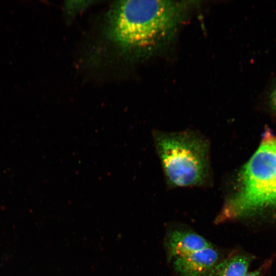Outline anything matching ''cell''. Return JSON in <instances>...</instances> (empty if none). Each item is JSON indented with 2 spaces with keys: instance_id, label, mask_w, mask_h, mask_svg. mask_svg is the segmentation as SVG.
<instances>
[{
  "instance_id": "6da1fadb",
  "label": "cell",
  "mask_w": 276,
  "mask_h": 276,
  "mask_svg": "<svg viewBox=\"0 0 276 276\" xmlns=\"http://www.w3.org/2000/svg\"><path fill=\"white\" fill-rule=\"evenodd\" d=\"M185 5L168 1L117 2L109 13L111 39L126 50L142 51L171 38L181 21Z\"/></svg>"
},
{
  "instance_id": "7a4b0ae2",
  "label": "cell",
  "mask_w": 276,
  "mask_h": 276,
  "mask_svg": "<svg viewBox=\"0 0 276 276\" xmlns=\"http://www.w3.org/2000/svg\"><path fill=\"white\" fill-rule=\"evenodd\" d=\"M251 218L276 219V136L269 133L241 170L217 221Z\"/></svg>"
},
{
  "instance_id": "3957f363",
  "label": "cell",
  "mask_w": 276,
  "mask_h": 276,
  "mask_svg": "<svg viewBox=\"0 0 276 276\" xmlns=\"http://www.w3.org/2000/svg\"><path fill=\"white\" fill-rule=\"evenodd\" d=\"M153 140L169 185L198 186L208 182L209 146L203 136L192 131H156Z\"/></svg>"
},
{
  "instance_id": "277c9868",
  "label": "cell",
  "mask_w": 276,
  "mask_h": 276,
  "mask_svg": "<svg viewBox=\"0 0 276 276\" xmlns=\"http://www.w3.org/2000/svg\"><path fill=\"white\" fill-rule=\"evenodd\" d=\"M218 257V252L209 247L175 258L173 264L181 276H206L216 265Z\"/></svg>"
},
{
  "instance_id": "5b68a950",
  "label": "cell",
  "mask_w": 276,
  "mask_h": 276,
  "mask_svg": "<svg viewBox=\"0 0 276 276\" xmlns=\"http://www.w3.org/2000/svg\"><path fill=\"white\" fill-rule=\"evenodd\" d=\"M167 245L169 254L173 258L213 247L212 244L200 235L180 229L173 230L168 234Z\"/></svg>"
},
{
  "instance_id": "8992f818",
  "label": "cell",
  "mask_w": 276,
  "mask_h": 276,
  "mask_svg": "<svg viewBox=\"0 0 276 276\" xmlns=\"http://www.w3.org/2000/svg\"><path fill=\"white\" fill-rule=\"evenodd\" d=\"M251 261V258L248 255L234 256L216 265L208 276H244Z\"/></svg>"
},
{
  "instance_id": "52a82bcc",
  "label": "cell",
  "mask_w": 276,
  "mask_h": 276,
  "mask_svg": "<svg viewBox=\"0 0 276 276\" xmlns=\"http://www.w3.org/2000/svg\"><path fill=\"white\" fill-rule=\"evenodd\" d=\"M89 3H90L89 1L68 2V4H66V8L69 13L74 14L88 5Z\"/></svg>"
},
{
  "instance_id": "ba28073f",
  "label": "cell",
  "mask_w": 276,
  "mask_h": 276,
  "mask_svg": "<svg viewBox=\"0 0 276 276\" xmlns=\"http://www.w3.org/2000/svg\"><path fill=\"white\" fill-rule=\"evenodd\" d=\"M269 104L271 109L276 113V85L270 95Z\"/></svg>"
},
{
  "instance_id": "9c48e42d",
  "label": "cell",
  "mask_w": 276,
  "mask_h": 276,
  "mask_svg": "<svg viewBox=\"0 0 276 276\" xmlns=\"http://www.w3.org/2000/svg\"><path fill=\"white\" fill-rule=\"evenodd\" d=\"M244 276H262L260 270H255L250 272H247Z\"/></svg>"
}]
</instances>
